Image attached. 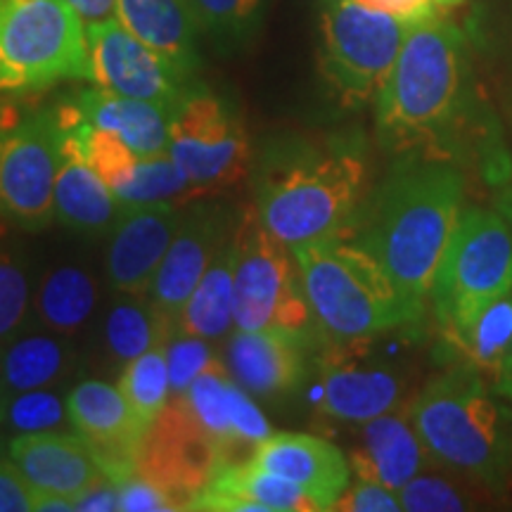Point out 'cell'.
<instances>
[{
	"label": "cell",
	"mask_w": 512,
	"mask_h": 512,
	"mask_svg": "<svg viewBox=\"0 0 512 512\" xmlns=\"http://www.w3.org/2000/svg\"><path fill=\"white\" fill-rule=\"evenodd\" d=\"M465 183L453 164L403 155L375 190L354 238L380 261L396 290L422 318L463 214Z\"/></svg>",
	"instance_id": "obj_1"
},
{
	"label": "cell",
	"mask_w": 512,
	"mask_h": 512,
	"mask_svg": "<svg viewBox=\"0 0 512 512\" xmlns=\"http://www.w3.org/2000/svg\"><path fill=\"white\" fill-rule=\"evenodd\" d=\"M368 185L366 159L354 145L280 138L254 169V207L285 245L349 233Z\"/></svg>",
	"instance_id": "obj_2"
},
{
	"label": "cell",
	"mask_w": 512,
	"mask_h": 512,
	"mask_svg": "<svg viewBox=\"0 0 512 512\" xmlns=\"http://www.w3.org/2000/svg\"><path fill=\"white\" fill-rule=\"evenodd\" d=\"M375 102L384 150L439 157L467 105V48L456 24L437 15L411 24Z\"/></svg>",
	"instance_id": "obj_3"
},
{
	"label": "cell",
	"mask_w": 512,
	"mask_h": 512,
	"mask_svg": "<svg viewBox=\"0 0 512 512\" xmlns=\"http://www.w3.org/2000/svg\"><path fill=\"white\" fill-rule=\"evenodd\" d=\"M318 332L335 342H363L418 323L387 271L356 240H311L292 247Z\"/></svg>",
	"instance_id": "obj_4"
},
{
	"label": "cell",
	"mask_w": 512,
	"mask_h": 512,
	"mask_svg": "<svg viewBox=\"0 0 512 512\" xmlns=\"http://www.w3.org/2000/svg\"><path fill=\"white\" fill-rule=\"evenodd\" d=\"M408 413L432 460L489 489H501L508 444L482 370L463 363L434 375Z\"/></svg>",
	"instance_id": "obj_5"
},
{
	"label": "cell",
	"mask_w": 512,
	"mask_h": 512,
	"mask_svg": "<svg viewBox=\"0 0 512 512\" xmlns=\"http://www.w3.org/2000/svg\"><path fill=\"white\" fill-rule=\"evenodd\" d=\"M93 81L86 24L67 0H0V93Z\"/></svg>",
	"instance_id": "obj_6"
},
{
	"label": "cell",
	"mask_w": 512,
	"mask_h": 512,
	"mask_svg": "<svg viewBox=\"0 0 512 512\" xmlns=\"http://www.w3.org/2000/svg\"><path fill=\"white\" fill-rule=\"evenodd\" d=\"M233 254L235 328L313 337L318 328L294 249L266 228L254 204L235 223Z\"/></svg>",
	"instance_id": "obj_7"
},
{
	"label": "cell",
	"mask_w": 512,
	"mask_h": 512,
	"mask_svg": "<svg viewBox=\"0 0 512 512\" xmlns=\"http://www.w3.org/2000/svg\"><path fill=\"white\" fill-rule=\"evenodd\" d=\"M512 292V226L498 209H463L434 278L430 304L453 339L494 299Z\"/></svg>",
	"instance_id": "obj_8"
},
{
	"label": "cell",
	"mask_w": 512,
	"mask_h": 512,
	"mask_svg": "<svg viewBox=\"0 0 512 512\" xmlns=\"http://www.w3.org/2000/svg\"><path fill=\"white\" fill-rule=\"evenodd\" d=\"M60 145L57 105L0 102V219L22 230L50 226Z\"/></svg>",
	"instance_id": "obj_9"
},
{
	"label": "cell",
	"mask_w": 512,
	"mask_h": 512,
	"mask_svg": "<svg viewBox=\"0 0 512 512\" xmlns=\"http://www.w3.org/2000/svg\"><path fill=\"white\" fill-rule=\"evenodd\" d=\"M411 24L354 0H323L320 69L344 107L377 100Z\"/></svg>",
	"instance_id": "obj_10"
},
{
	"label": "cell",
	"mask_w": 512,
	"mask_h": 512,
	"mask_svg": "<svg viewBox=\"0 0 512 512\" xmlns=\"http://www.w3.org/2000/svg\"><path fill=\"white\" fill-rule=\"evenodd\" d=\"M169 155L185 171L195 195L233 188L254 166L240 114L197 81L174 112Z\"/></svg>",
	"instance_id": "obj_11"
},
{
	"label": "cell",
	"mask_w": 512,
	"mask_h": 512,
	"mask_svg": "<svg viewBox=\"0 0 512 512\" xmlns=\"http://www.w3.org/2000/svg\"><path fill=\"white\" fill-rule=\"evenodd\" d=\"M86 43L93 83L105 91L176 112L195 83L169 57L133 36L117 17L86 24Z\"/></svg>",
	"instance_id": "obj_12"
},
{
	"label": "cell",
	"mask_w": 512,
	"mask_h": 512,
	"mask_svg": "<svg viewBox=\"0 0 512 512\" xmlns=\"http://www.w3.org/2000/svg\"><path fill=\"white\" fill-rule=\"evenodd\" d=\"M219 470L214 441L192 418L183 396L174 394L145 434L136 475L164 486L190 510L192 498L207 489Z\"/></svg>",
	"instance_id": "obj_13"
},
{
	"label": "cell",
	"mask_w": 512,
	"mask_h": 512,
	"mask_svg": "<svg viewBox=\"0 0 512 512\" xmlns=\"http://www.w3.org/2000/svg\"><path fill=\"white\" fill-rule=\"evenodd\" d=\"M178 396H183L192 418L214 441L221 470L245 463L252 458L254 448L273 434L266 415L254 403V396L233 380L221 356L209 363L207 370L190 384L188 392Z\"/></svg>",
	"instance_id": "obj_14"
},
{
	"label": "cell",
	"mask_w": 512,
	"mask_h": 512,
	"mask_svg": "<svg viewBox=\"0 0 512 512\" xmlns=\"http://www.w3.org/2000/svg\"><path fill=\"white\" fill-rule=\"evenodd\" d=\"M69 422L100 460L102 472L124 482L138 472L140 446L150 425L133 411L119 384L86 380L67 394Z\"/></svg>",
	"instance_id": "obj_15"
},
{
	"label": "cell",
	"mask_w": 512,
	"mask_h": 512,
	"mask_svg": "<svg viewBox=\"0 0 512 512\" xmlns=\"http://www.w3.org/2000/svg\"><path fill=\"white\" fill-rule=\"evenodd\" d=\"M233 230V214L216 202L197 204L183 216L176 238L147 292L159 316L176 325L178 313L183 311L185 302L200 285Z\"/></svg>",
	"instance_id": "obj_16"
},
{
	"label": "cell",
	"mask_w": 512,
	"mask_h": 512,
	"mask_svg": "<svg viewBox=\"0 0 512 512\" xmlns=\"http://www.w3.org/2000/svg\"><path fill=\"white\" fill-rule=\"evenodd\" d=\"M318 408L342 422H363L394 411L403 396V382L394 368L347 351L344 342L323 351Z\"/></svg>",
	"instance_id": "obj_17"
},
{
	"label": "cell",
	"mask_w": 512,
	"mask_h": 512,
	"mask_svg": "<svg viewBox=\"0 0 512 512\" xmlns=\"http://www.w3.org/2000/svg\"><path fill=\"white\" fill-rule=\"evenodd\" d=\"M311 344L309 335L235 328L223 351V363L233 380L254 399L278 401L302 387Z\"/></svg>",
	"instance_id": "obj_18"
},
{
	"label": "cell",
	"mask_w": 512,
	"mask_h": 512,
	"mask_svg": "<svg viewBox=\"0 0 512 512\" xmlns=\"http://www.w3.org/2000/svg\"><path fill=\"white\" fill-rule=\"evenodd\" d=\"M183 214L171 202L128 207L112 230L107 275L117 292H150Z\"/></svg>",
	"instance_id": "obj_19"
},
{
	"label": "cell",
	"mask_w": 512,
	"mask_h": 512,
	"mask_svg": "<svg viewBox=\"0 0 512 512\" xmlns=\"http://www.w3.org/2000/svg\"><path fill=\"white\" fill-rule=\"evenodd\" d=\"M252 460L275 475L290 479L320 510L335 508L337 498L351 482L347 456L328 439L299 432L268 434L254 448Z\"/></svg>",
	"instance_id": "obj_20"
},
{
	"label": "cell",
	"mask_w": 512,
	"mask_h": 512,
	"mask_svg": "<svg viewBox=\"0 0 512 512\" xmlns=\"http://www.w3.org/2000/svg\"><path fill=\"white\" fill-rule=\"evenodd\" d=\"M8 453L34 489L67 498L79 496L105 475L93 446L79 432L17 434L8 444Z\"/></svg>",
	"instance_id": "obj_21"
},
{
	"label": "cell",
	"mask_w": 512,
	"mask_h": 512,
	"mask_svg": "<svg viewBox=\"0 0 512 512\" xmlns=\"http://www.w3.org/2000/svg\"><path fill=\"white\" fill-rule=\"evenodd\" d=\"M128 207L95 174L62 128L60 166L55 178V221L81 235L114 230Z\"/></svg>",
	"instance_id": "obj_22"
},
{
	"label": "cell",
	"mask_w": 512,
	"mask_h": 512,
	"mask_svg": "<svg viewBox=\"0 0 512 512\" xmlns=\"http://www.w3.org/2000/svg\"><path fill=\"white\" fill-rule=\"evenodd\" d=\"M430 453L415 432L411 413L389 411L363 422L361 446L351 453V470L356 477L382 482L401 489L425 470Z\"/></svg>",
	"instance_id": "obj_23"
},
{
	"label": "cell",
	"mask_w": 512,
	"mask_h": 512,
	"mask_svg": "<svg viewBox=\"0 0 512 512\" xmlns=\"http://www.w3.org/2000/svg\"><path fill=\"white\" fill-rule=\"evenodd\" d=\"M72 100L88 124L117 133L138 157L169 152L174 110L155 102L126 98L100 86L76 93Z\"/></svg>",
	"instance_id": "obj_24"
},
{
	"label": "cell",
	"mask_w": 512,
	"mask_h": 512,
	"mask_svg": "<svg viewBox=\"0 0 512 512\" xmlns=\"http://www.w3.org/2000/svg\"><path fill=\"white\" fill-rule=\"evenodd\" d=\"M117 19L150 48L195 79L200 69L197 27L188 0H117Z\"/></svg>",
	"instance_id": "obj_25"
},
{
	"label": "cell",
	"mask_w": 512,
	"mask_h": 512,
	"mask_svg": "<svg viewBox=\"0 0 512 512\" xmlns=\"http://www.w3.org/2000/svg\"><path fill=\"white\" fill-rule=\"evenodd\" d=\"M233 235L211 266L200 285L190 294L183 311L178 313L176 328L192 337L216 344L235 330V280H233Z\"/></svg>",
	"instance_id": "obj_26"
},
{
	"label": "cell",
	"mask_w": 512,
	"mask_h": 512,
	"mask_svg": "<svg viewBox=\"0 0 512 512\" xmlns=\"http://www.w3.org/2000/svg\"><path fill=\"white\" fill-rule=\"evenodd\" d=\"M72 373V347L55 335H15L3 347L0 396L57 387Z\"/></svg>",
	"instance_id": "obj_27"
},
{
	"label": "cell",
	"mask_w": 512,
	"mask_h": 512,
	"mask_svg": "<svg viewBox=\"0 0 512 512\" xmlns=\"http://www.w3.org/2000/svg\"><path fill=\"white\" fill-rule=\"evenodd\" d=\"M98 304V287L91 273L76 266H60L43 278L34 297L38 323L57 335H76Z\"/></svg>",
	"instance_id": "obj_28"
},
{
	"label": "cell",
	"mask_w": 512,
	"mask_h": 512,
	"mask_svg": "<svg viewBox=\"0 0 512 512\" xmlns=\"http://www.w3.org/2000/svg\"><path fill=\"white\" fill-rule=\"evenodd\" d=\"M174 325L159 316L147 292H119L105 323V347L114 361L126 366L155 347Z\"/></svg>",
	"instance_id": "obj_29"
},
{
	"label": "cell",
	"mask_w": 512,
	"mask_h": 512,
	"mask_svg": "<svg viewBox=\"0 0 512 512\" xmlns=\"http://www.w3.org/2000/svg\"><path fill=\"white\" fill-rule=\"evenodd\" d=\"M207 489L223 491L247 498L256 505H261L266 512H318L320 508L311 496H306L297 484L290 479L275 475L266 467L256 465L252 458L245 463L223 467L211 479Z\"/></svg>",
	"instance_id": "obj_30"
},
{
	"label": "cell",
	"mask_w": 512,
	"mask_h": 512,
	"mask_svg": "<svg viewBox=\"0 0 512 512\" xmlns=\"http://www.w3.org/2000/svg\"><path fill=\"white\" fill-rule=\"evenodd\" d=\"M448 342L465 356L467 363L498 380L512 344V292L486 304L465 325V330Z\"/></svg>",
	"instance_id": "obj_31"
},
{
	"label": "cell",
	"mask_w": 512,
	"mask_h": 512,
	"mask_svg": "<svg viewBox=\"0 0 512 512\" xmlns=\"http://www.w3.org/2000/svg\"><path fill=\"white\" fill-rule=\"evenodd\" d=\"M200 31L223 50L252 43L264 24L268 0H188Z\"/></svg>",
	"instance_id": "obj_32"
},
{
	"label": "cell",
	"mask_w": 512,
	"mask_h": 512,
	"mask_svg": "<svg viewBox=\"0 0 512 512\" xmlns=\"http://www.w3.org/2000/svg\"><path fill=\"white\" fill-rule=\"evenodd\" d=\"M119 389L147 425L157 420L164 406L171 399L169 363H166V337L159 339L155 347L126 363L119 377Z\"/></svg>",
	"instance_id": "obj_33"
},
{
	"label": "cell",
	"mask_w": 512,
	"mask_h": 512,
	"mask_svg": "<svg viewBox=\"0 0 512 512\" xmlns=\"http://www.w3.org/2000/svg\"><path fill=\"white\" fill-rule=\"evenodd\" d=\"M124 207H143V204H174L181 197L195 195V188L176 164L169 152L152 157H140L136 174L114 190Z\"/></svg>",
	"instance_id": "obj_34"
},
{
	"label": "cell",
	"mask_w": 512,
	"mask_h": 512,
	"mask_svg": "<svg viewBox=\"0 0 512 512\" xmlns=\"http://www.w3.org/2000/svg\"><path fill=\"white\" fill-rule=\"evenodd\" d=\"M5 422L19 434L62 430L72 425L67 396L53 392V387L12 394L5 403Z\"/></svg>",
	"instance_id": "obj_35"
},
{
	"label": "cell",
	"mask_w": 512,
	"mask_h": 512,
	"mask_svg": "<svg viewBox=\"0 0 512 512\" xmlns=\"http://www.w3.org/2000/svg\"><path fill=\"white\" fill-rule=\"evenodd\" d=\"M34 309L29 273L24 261L10 249H0V342H10Z\"/></svg>",
	"instance_id": "obj_36"
},
{
	"label": "cell",
	"mask_w": 512,
	"mask_h": 512,
	"mask_svg": "<svg viewBox=\"0 0 512 512\" xmlns=\"http://www.w3.org/2000/svg\"><path fill=\"white\" fill-rule=\"evenodd\" d=\"M214 344L207 339L192 337L188 332L178 330L176 325L166 335V363H169L171 396L188 392L192 382L200 377L214 358Z\"/></svg>",
	"instance_id": "obj_37"
},
{
	"label": "cell",
	"mask_w": 512,
	"mask_h": 512,
	"mask_svg": "<svg viewBox=\"0 0 512 512\" xmlns=\"http://www.w3.org/2000/svg\"><path fill=\"white\" fill-rule=\"evenodd\" d=\"M396 494H399L401 510L408 512H458L472 508L470 498L456 484L437 475H422V472L396 489Z\"/></svg>",
	"instance_id": "obj_38"
},
{
	"label": "cell",
	"mask_w": 512,
	"mask_h": 512,
	"mask_svg": "<svg viewBox=\"0 0 512 512\" xmlns=\"http://www.w3.org/2000/svg\"><path fill=\"white\" fill-rule=\"evenodd\" d=\"M119 510L124 512H181L185 505L150 479L133 475L119 482Z\"/></svg>",
	"instance_id": "obj_39"
},
{
	"label": "cell",
	"mask_w": 512,
	"mask_h": 512,
	"mask_svg": "<svg viewBox=\"0 0 512 512\" xmlns=\"http://www.w3.org/2000/svg\"><path fill=\"white\" fill-rule=\"evenodd\" d=\"M339 512H399V494L392 486L373 482V479L356 477V482H349L344 494L337 498L335 508Z\"/></svg>",
	"instance_id": "obj_40"
},
{
	"label": "cell",
	"mask_w": 512,
	"mask_h": 512,
	"mask_svg": "<svg viewBox=\"0 0 512 512\" xmlns=\"http://www.w3.org/2000/svg\"><path fill=\"white\" fill-rule=\"evenodd\" d=\"M36 489L12 460H0V512L34 510Z\"/></svg>",
	"instance_id": "obj_41"
},
{
	"label": "cell",
	"mask_w": 512,
	"mask_h": 512,
	"mask_svg": "<svg viewBox=\"0 0 512 512\" xmlns=\"http://www.w3.org/2000/svg\"><path fill=\"white\" fill-rule=\"evenodd\" d=\"M74 510L79 512H114L119 510V482L100 475L91 486L72 498Z\"/></svg>",
	"instance_id": "obj_42"
},
{
	"label": "cell",
	"mask_w": 512,
	"mask_h": 512,
	"mask_svg": "<svg viewBox=\"0 0 512 512\" xmlns=\"http://www.w3.org/2000/svg\"><path fill=\"white\" fill-rule=\"evenodd\" d=\"M354 3L363 5V8L368 10L387 12V15L399 17L408 24H415L420 22V19L437 15L434 0H354Z\"/></svg>",
	"instance_id": "obj_43"
},
{
	"label": "cell",
	"mask_w": 512,
	"mask_h": 512,
	"mask_svg": "<svg viewBox=\"0 0 512 512\" xmlns=\"http://www.w3.org/2000/svg\"><path fill=\"white\" fill-rule=\"evenodd\" d=\"M81 17L83 24L105 22V19L117 17V0H67Z\"/></svg>",
	"instance_id": "obj_44"
},
{
	"label": "cell",
	"mask_w": 512,
	"mask_h": 512,
	"mask_svg": "<svg viewBox=\"0 0 512 512\" xmlns=\"http://www.w3.org/2000/svg\"><path fill=\"white\" fill-rule=\"evenodd\" d=\"M34 512H74L72 498L50 494V491H38L36 489V501Z\"/></svg>",
	"instance_id": "obj_45"
},
{
	"label": "cell",
	"mask_w": 512,
	"mask_h": 512,
	"mask_svg": "<svg viewBox=\"0 0 512 512\" xmlns=\"http://www.w3.org/2000/svg\"><path fill=\"white\" fill-rule=\"evenodd\" d=\"M498 211H501V214L505 216V221L512 226V181L505 185L501 197H498Z\"/></svg>",
	"instance_id": "obj_46"
},
{
	"label": "cell",
	"mask_w": 512,
	"mask_h": 512,
	"mask_svg": "<svg viewBox=\"0 0 512 512\" xmlns=\"http://www.w3.org/2000/svg\"><path fill=\"white\" fill-rule=\"evenodd\" d=\"M503 380H512V344H510L508 356H505V363H503L501 375H498V380H496V382H503Z\"/></svg>",
	"instance_id": "obj_47"
},
{
	"label": "cell",
	"mask_w": 512,
	"mask_h": 512,
	"mask_svg": "<svg viewBox=\"0 0 512 512\" xmlns=\"http://www.w3.org/2000/svg\"><path fill=\"white\" fill-rule=\"evenodd\" d=\"M498 392H501L503 396H508V399L512 401V380H503V382H498Z\"/></svg>",
	"instance_id": "obj_48"
},
{
	"label": "cell",
	"mask_w": 512,
	"mask_h": 512,
	"mask_svg": "<svg viewBox=\"0 0 512 512\" xmlns=\"http://www.w3.org/2000/svg\"><path fill=\"white\" fill-rule=\"evenodd\" d=\"M463 3V0H434V5L437 8H456V5Z\"/></svg>",
	"instance_id": "obj_49"
},
{
	"label": "cell",
	"mask_w": 512,
	"mask_h": 512,
	"mask_svg": "<svg viewBox=\"0 0 512 512\" xmlns=\"http://www.w3.org/2000/svg\"><path fill=\"white\" fill-rule=\"evenodd\" d=\"M5 403H8V396H0V422H5Z\"/></svg>",
	"instance_id": "obj_50"
},
{
	"label": "cell",
	"mask_w": 512,
	"mask_h": 512,
	"mask_svg": "<svg viewBox=\"0 0 512 512\" xmlns=\"http://www.w3.org/2000/svg\"><path fill=\"white\" fill-rule=\"evenodd\" d=\"M0 361H3V349H0Z\"/></svg>",
	"instance_id": "obj_51"
},
{
	"label": "cell",
	"mask_w": 512,
	"mask_h": 512,
	"mask_svg": "<svg viewBox=\"0 0 512 512\" xmlns=\"http://www.w3.org/2000/svg\"><path fill=\"white\" fill-rule=\"evenodd\" d=\"M0 453H3V446H0Z\"/></svg>",
	"instance_id": "obj_52"
}]
</instances>
